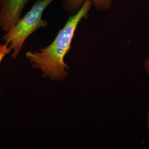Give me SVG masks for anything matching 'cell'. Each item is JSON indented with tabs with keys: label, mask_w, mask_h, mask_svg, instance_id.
I'll return each mask as SVG.
<instances>
[{
	"label": "cell",
	"mask_w": 149,
	"mask_h": 149,
	"mask_svg": "<svg viewBox=\"0 0 149 149\" xmlns=\"http://www.w3.org/2000/svg\"><path fill=\"white\" fill-rule=\"evenodd\" d=\"M92 3L85 2L79 10L70 15L65 26L59 31L49 45L36 52H28L26 58L32 66L43 72V77L52 80L63 81L69 74V66L64 61L69 51L74 33L80 22L88 16Z\"/></svg>",
	"instance_id": "1"
},
{
	"label": "cell",
	"mask_w": 149,
	"mask_h": 149,
	"mask_svg": "<svg viewBox=\"0 0 149 149\" xmlns=\"http://www.w3.org/2000/svg\"><path fill=\"white\" fill-rule=\"evenodd\" d=\"M54 0H37L31 10L10 29L2 39L11 51L12 56L16 59L27 38L37 30L48 26L42 18L43 13Z\"/></svg>",
	"instance_id": "2"
},
{
	"label": "cell",
	"mask_w": 149,
	"mask_h": 149,
	"mask_svg": "<svg viewBox=\"0 0 149 149\" xmlns=\"http://www.w3.org/2000/svg\"><path fill=\"white\" fill-rule=\"evenodd\" d=\"M29 0H0V28L8 32L21 18Z\"/></svg>",
	"instance_id": "3"
},
{
	"label": "cell",
	"mask_w": 149,
	"mask_h": 149,
	"mask_svg": "<svg viewBox=\"0 0 149 149\" xmlns=\"http://www.w3.org/2000/svg\"><path fill=\"white\" fill-rule=\"evenodd\" d=\"M87 1L92 3L96 9L101 11L109 10L112 5V0H62V6L64 11L71 15L79 10L83 3Z\"/></svg>",
	"instance_id": "4"
},
{
	"label": "cell",
	"mask_w": 149,
	"mask_h": 149,
	"mask_svg": "<svg viewBox=\"0 0 149 149\" xmlns=\"http://www.w3.org/2000/svg\"><path fill=\"white\" fill-rule=\"evenodd\" d=\"M11 52L8 45L5 43L3 45H0V64L6 55Z\"/></svg>",
	"instance_id": "5"
},
{
	"label": "cell",
	"mask_w": 149,
	"mask_h": 149,
	"mask_svg": "<svg viewBox=\"0 0 149 149\" xmlns=\"http://www.w3.org/2000/svg\"><path fill=\"white\" fill-rule=\"evenodd\" d=\"M143 66L146 73L149 77V55L144 60Z\"/></svg>",
	"instance_id": "6"
},
{
	"label": "cell",
	"mask_w": 149,
	"mask_h": 149,
	"mask_svg": "<svg viewBox=\"0 0 149 149\" xmlns=\"http://www.w3.org/2000/svg\"><path fill=\"white\" fill-rule=\"evenodd\" d=\"M146 123H147L148 129H149V110L148 112V113H147V121H146Z\"/></svg>",
	"instance_id": "7"
}]
</instances>
